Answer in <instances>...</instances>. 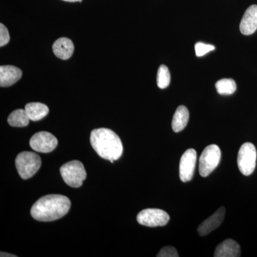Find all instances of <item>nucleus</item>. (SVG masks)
I'll use <instances>...</instances> for the list:
<instances>
[{
	"label": "nucleus",
	"mask_w": 257,
	"mask_h": 257,
	"mask_svg": "<svg viewBox=\"0 0 257 257\" xmlns=\"http://www.w3.org/2000/svg\"><path fill=\"white\" fill-rule=\"evenodd\" d=\"M70 207L68 197L60 194H50L40 198L33 204L31 215L37 221H55L65 216Z\"/></svg>",
	"instance_id": "nucleus-1"
},
{
	"label": "nucleus",
	"mask_w": 257,
	"mask_h": 257,
	"mask_svg": "<svg viewBox=\"0 0 257 257\" xmlns=\"http://www.w3.org/2000/svg\"><path fill=\"white\" fill-rule=\"evenodd\" d=\"M90 143L94 151L104 160H119L123 153V145L119 137L107 128H95L90 135Z\"/></svg>",
	"instance_id": "nucleus-2"
},
{
	"label": "nucleus",
	"mask_w": 257,
	"mask_h": 257,
	"mask_svg": "<svg viewBox=\"0 0 257 257\" xmlns=\"http://www.w3.org/2000/svg\"><path fill=\"white\" fill-rule=\"evenodd\" d=\"M15 165L20 177L28 179L33 177L40 170L42 160L35 152H23L17 157Z\"/></svg>",
	"instance_id": "nucleus-3"
},
{
	"label": "nucleus",
	"mask_w": 257,
	"mask_h": 257,
	"mask_svg": "<svg viewBox=\"0 0 257 257\" xmlns=\"http://www.w3.org/2000/svg\"><path fill=\"white\" fill-rule=\"evenodd\" d=\"M60 174L64 182L69 187L78 188L87 177L84 165L79 161L74 160L64 164L60 167Z\"/></svg>",
	"instance_id": "nucleus-4"
},
{
	"label": "nucleus",
	"mask_w": 257,
	"mask_h": 257,
	"mask_svg": "<svg viewBox=\"0 0 257 257\" xmlns=\"http://www.w3.org/2000/svg\"><path fill=\"white\" fill-rule=\"evenodd\" d=\"M220 148L216 145H209L204 149L199 160V172L202 177L210 175L220 162Z\"/></svg>",
	"instance_id": "nucleus-5"
},
{
	"label": "nucleus",
	"mask_w": 257,
	"mask_h": 257,
	"mask_svg": "<svg viewBox=\"0 0 257 257\" xmlns=\"http://www.w3.org/2000/svg\"><path fill=\"white\" fill-rule=\"evenodd\" d=\"M256 150L252 143H246L240 147L237 157V165L242 175L249 176L256 165Z\"/></svg>",
	"instance_id": "nucleus-6"
},
{
	"label": "nucleus",
	"mask_w": 257,
	"mask_h": 257,
	"mask_svg": "<svg viewBox=\"0 0 257 257\" xmlns=\"http://www.w3.org/2000/svg\"><path fill=\"white\" fill-rule=\"evenodd\" d=\"M170 219V215L160 209H144L137 216L139 224L148 227L165 226Z\"/></svg>",
	"instance_id": "nucleus-7"
},
{
	"label": "nucleus",
	"mask_w": 257,
	"mask_h": 257,
	"mask_svg": "<svg viewBox=\"0 0 257 257\" xmlns=\"http://www.w3.org/2000/svg\"><path fill=\"white\" fill-rule=\"evenodd\" d=\"M57 145V139L47 132H40L35 134L30 141V145L32 150L41 153H50L55 150Z\"/></svg>",
	"instance_id": "nucleus-8"
},
{
	"label": "nucleus",
	"mask_w": 257,
	"mask_h": 257,
	"mask_svg": "<svg viewBox=\"0 0 257 257\" xmlns=\"http://www.w3.org/2000/svg\"><path fill=\"white\" fill-rule=\"evenodd\" d=\"M197 160V152L194 149H189L181 157L179 163V177L182 182H189L192 179Z\"/></svg>",
	"instance_id": "nucleus-9"
},
{
	"label": "nucleus",
	"mask_w": 257,
	"mask_h": 257,
	"mask_svg": "<svg viewBox=\"0 0 257 257\" xmlns=\"http://www.w3.org/2000/svg\"><path fill=\"white\" fill-rule=\"evenodd\" d=\"M226 209L221 207L214 214L207 218L198 227V233L200 236H207L211 231L217 229L224 221Z\"/></svg>",
	"instance_id": "nucleus-10"
},
{
	"label": "nucleus",
	"mask_w": 257,
	"mask_h": 257,
	"mask_svg": "<svg viewBox=\"0 0 257 257\" xmlns=\"http://www.w3.org/2000/svg\"><path fill=\"white\" fill-rule=\"evenodd\" d=\"M240 32L243 35H251L257 30V5H251L245 12L241 23Z\"/></svg>",
	"instance_id": "nucleus-11"
},
{
	"label": "nucleus",
	"mask_w": 257,
	"mask_h": 257,
	"mask_svg": "<svg viewBox=\"0 0 257 257\" xmlns=\"http://www.w3.org/2000/svg\"><path fill=\"white\" fill-rule=\"evenodd\" d=\"M23 76V72L18 67L12 65L0 67V86L1 87H10L18 82Z\"/></svg>",
	"instance_id": "nucleus-12"
},
{
	"label": "nucleus",
	"mask_w": 257,
	"mask_h": 257,
	"mask_svg": "<svg viewBox=\"0 0 257 257\" xmlns=\"http://www.w3.org/2000/svg\"><path fill=\"white\" fill-rule=\"evenodd\" d=\"M52 50L56 57L61 60H68L73 55L74 44L69 39L62 37L54 42Z\"/></svg>",
	"instance_id": "nucleus-13"
},
{
	"label": "nucleus",
	"mask_w": 257,
	"mask_h": 257,
	"mask_svg": "<svg viewBox=\"0 0 257 257\" xmlns=\"http://www.w3.org/2000/svg\"><path fill=\"white\" fill-rule=\"evenodd\" d=\"M215 257H239L241 256V248L239 243L234 240H224L218 245L214 252Z\"/></svg>",
	"instance_id": "nucleus-14"
},
{
	"label": "nucleus",
	"mask_w": 257,
	"mask_h": 257,
	"mask_svg": "<svg viewBox=\"0 0 257 257\" xmlns=\"http://www.w3.org/2000/svg\"><path fill=\"white\" fill-rule=\"evenodd\" d=\"M31 121H40L49 114L48 106L40 102H31L26 104L25 108Z\"/></svg>",
	"instance_id": "nucleus-15"
},
{
	"label": "nucleus",
	"mask_w": 257,
	"mask_h": 257,
	"mask_svg": "<svg viewBox=\"0 0 257 257\" xmlns=\"http://www.w3.org/2000/svg\"><path fill=\"white\" fill-rule=\"evenodd\" d=\"M189 112L187 108L183 105L179 106L174 114L172 119V130L175 133L182 131L188 124Z\"/></svg>",
	"instance_id": "nucleus-16"
},
{
	"label": "nucleus",
	"mask_w": 257,
	"mask_h": 257,
	"mask_svg": "<svg viewBox=\"0 0 257 257\" xmlns=\"http://www.w3.org/2000/svg\"><path fill=\"white\" fill-rule=\"evenodd\" d=\"M30 118L25 109H19L13 111L8 116V121L10 126L24 127L30 123Z\"/></svg>",
	"instance_id": "nucleus-17"
},
{
	"label": "nucleus",
	"mask_w": 257,
	"mask_h": 257,
	"mask_svg": "<svg viewBox=\"0 0 257 257\" xmlns=\"http://www.w3.org/2000/svg\"><path fill=\"white\" fill-rule=\"evenodd\" d=\"M216 91L221 95H230L236 90V84L232 79H222L216 83Z\"/></svg>",
	"instance_id": "nucleus-18"
},
{
	"label": "nucleus",
	"mask_w": 257,
	"mask_h": 257,
	"mask_svg": "<svg viewBox=\"0 0 257 257\" xmlns=\"http://www.w3.org/2000/svg\"><path fill=\"white\" fill-rule=\"evenodd\" d=\"M171 76L170 70L167 66L161 65L157 72V86L160 89H165L170 85Z\"/></svg>",
	"instance_id": "nucleus-19"
},
{
	"label": "nucleus",
	"mask_w": 257,
	"mask_h": 257,
	"mask_svg": "<svg viewBox=\"0 0 257 257\" xmlns=\"http://www.w3.org/2000/svg\"><path fill=\"white\" fill-rule=\"evenodd\" d=\"M214 50H215V47L214 45H207L202 42H197L195 45L196 55L197 57H202L207 55L208 52Z\"/></svg>",
	"instance_id": "nucleus-20"
},
{
	"label": "nucleus",
	"mask_w": 257,
	"mask_h": 257,
	"mask_svg": "<svg viewBox=\"0 0 257 257\" xmlns=\"http://www.w3.org/2000/svg\"><path fill=\"white\" fill-rule=\"evenodd\" d=\"M10 40L8 28L3 24H0V47H3L9 43Z\"/></svg>",
	"instance_id": "nucleus-21"
},
{
	"label": "nucleus",
	"mask_w": 257,
	"mask_h": 257,
	"mask_svg": "<svg viewBox=\"0 0 257 257\" xmlns=\"http://www.w3.org/2000/svg\"><path fill=\"white\" fill-rule=\"evenodd\" d=\"M158 257H178L177 249L173 246H165L157 255Z\"/></svg>",
	"instance_id": "nucleus-22"
},
{
	"label": "nucleus",
	"mask_w": 257,
	"mask_h": 257,
	"mask_svg": "<svg viewBox=\"0 0 257 257\" xmlns=\"http://www.w3.org/2000/svg\"><path fill=\"white\" fill-rule=\"evenodd\" d=\"M2 257H5V256H13V257H16V255H13V254H10V253H5V252H1V255H0Z\"/></svg>",
	"instance_id": "nucleus-23"
},
{
	"label": "nucleus",
	"mask_w": 257,
	"mask_h": 257,
	"mask_svg": "<svg viewBox=\"0 0 257 257\" xmlns=\"http://www.w3.org/2000/svg\"><path fill=\"white\" fill-rule=\"evenodd\" d=\"M62 1L69 2V3H76V2H79V3H81L82 0H62Z\"/></svg>",
	"instance_id": "nucleus-24"
}]
</instances>
